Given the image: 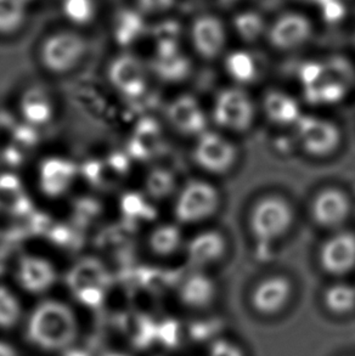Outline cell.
<instances>
[{
	"label": "cell",
	"mask_w": 355,
	"mask_h": 356,
	"mask_svg": "<svg viewBox=\"0 0 355 356\" xmlns=\"http://www.w3.org/2000/svg\"><path fill=\"white\" fill-rule=\"evenodd\" d=\"M77 336V323L71 309L56 300H47L29 318V338L36 346L58 350L68 348Z\"/></svg>",
	"instance_id": "obj_1"
},
{
	"label": "cell",
	"mask_w": 355,
	"mask_h": 356,
	"mask_svg": "<svg viewBox=\"0 0 355 356\" xmlns=\"http://www.w3.org/2000/svg\"><path fill=\"white\" fill-rule=\"evenodd\" d=\"M89 43L79 29H56L39 44L38 63L43 71L61 77L76 71L87 58Z\"/></svg>",
	"instance_id": "obj_2"
},
{
	"label": "cell",
	"mask_w": 355,
	"mask_h": 356,
	"mask_svg": "<svg viewBox=\"0 0 355 356\" xmlns=\"http://www.w3.org/2000/svg\"><path fill=\"white\" fill-rule=\"evenodd\" d=\"M296 213L287 197L278 193L260 196L248 214V229L257 245H274L292 229Z\"/></svg>",
	"instance_id": "obj_3"
},
{
	"label": "cell",
	"mask_w": 355,
	"mask_h": 356,
	"mask_svg": "<svg viewBox=\"0 0 355 356\" xmlns=\"http://www.w3.org/2000/svg\"><path fill=\"white\" fill-rule=\"evenodd\" d=\"M221 193L206 179H192L178 188L174 200V217L180 225L208 222L219 212Z\"/></svg>",
	"instance_id": "obj_4"
},
{
	"label": "cell",
	"mask_w": 355,
	"mask_h": 356,
	"mask_svg": "<svg viewBox=\"0 0 355 356\" xmlns=\"http://www.w3.org/2000/svg\"><path fill=\"white\" fill-rule=\"evenodd\" d=\"M257 107L253 97L240 86L224 88L216 94L211 108V120L226 133H245L255 124Z\"/></svg>",
	"instance_id": "obj_5"
},
{
	"label": "cell",
	"mask_w": 355,
	"mask_h": 356,
	"mask_svg": "<svg viewBox=\"0 0 355 356\" xmlns=\"http://www.w3.org/2000/svg\"><path fill=\"white\" fill-rule=\"evenodd\" d=\"M192 159L203 172L219 177L232 170L240 154L237 145L229 136L216 130H207L195 140Z\"/></svg>",
	"instance_id": "obj_6"
},
{
	"label": "cell",
	"mask_w": 355,
	"mask_h": 356,
	"mask_svg": "<svg viewBox=\"0 0 355 356\" xmlns=\"http://www.w3.org/2000/svg\"><path fill=\"white\" fill-rule=\"evenodd\" d=\"M294 139L297 146L310 157L326 159L333 154L342 144V131L340 127L329 118L303 115L294 125Z\"/></svg>",
	"instance_id": "obj_7"
},
{
	"label": "cell",
	"mask_w": 355,
	"mask_h": 356,
	"mask_svg": "<svg viewBox=\"0 0 355 356\" xmlns=\"http://www.w3.org/2000/svg\"><path fill=\"white\" fill-rule=\"evenodd\" d=\"M294 292V284L287 275L280 273L267 275L251 291V308L260 316L275 318L291 305Z\"/></svg>",
	"instance_id": "obj_8"
},
{
	"label": "cell",
	"mask_w": 355,
	"mask_h": 356,
	"mask_svg": "<svg viewBox=\"0 0 355 356\" xmlns=\"http://www.w3.org/2000/svg\"><path fill=\"white\" fill-rule=\"evenodd\" d=\"M68 286L81 303L96 308L104 303L111 276L99 260H81L68 273Z\"/></svg>",
	"instance_id": "obj_9"
},
{
	"label": "cell",
	"mask_w": 355,
	"mask_h": 356,
	"mask_svg": "<svg viewBox=\"0 0 355 356\" xmlns=\"http://www.w3.org/2000/svg\"><path fill=\"white\" fill-rule=\"evenodd\" d=\"M351 195L340 186L320 188L310 203V216L317 227L331 232L340 230L351 218Z\"/></svg>",
	"instance_id": "obj_10"
},
{
	"label": "cell",
	"mask_w": 355,
	"mask_h": 356,
	"mask_svg": "<svg viewBox=\"0 0 355 356\" xmlns=\"http://www.w3.org/2000/svg\"><path fill=\"white\" fill-rule=\"evenodd\" d=\"M317 261L325 274L343 277L355 270V232H332L317 252Z\"/></svg>",
	"instance_id": "obj_11"
},
{
	"label": "cell",
	"mask_w": 355,
	"mask_h": 356,
	"mask_svg": "<svg viewBox=\"0 0 355 356\" xmlns=\"http://www.w3.org/2000/svg\"><path fill=\"white\" fill-rule=\"evenodd\" d=\"M314 29L301 14H285L267 27V38L275 50L292 51L302 48L312 39Z\"/></svg>",
	"instance_id": "obj_12"
},
{
	"label": "cell",
	"mask_w": 355,
	"mask_h": 356,
	"mask_svg": "<svg viewBox=\"0 0 355 356\" xmlns=\"http://www.w3.org/2000/svg\"><path fill=\"white\" fill-rule=\"evenodd\" d=\"M190 43L203 60H216L226 51L228 31L221 19L203 15L195 19L190 29Z\"/></svg>",
	"instance_id": "obj_13"
},
{
	"label": "cell",
	"mask_w": 355,
	"mask_h": 356,
	"mask_svg": "<svg viewBox=\"0 0 355 356\" xmlns=\"http://www.w3.org/2000/svg\"><path fill=\"white\" fill-rule=\"evenodd\" d=\"M169 125L179 134L197 138L207 131L210 117L200 102L191 95H179L169 102L166 110Z\"/></svg>",
	"instance_id": "obj_14"
},
{
	"label": "cell",
	"mask_w": 355,
	"mask_h": 356,
	"mask_svg": "<svg viewBox=\"0 0 355 356\" xmlns=\"http://www.w3.org/2000/svg\"><path fill=\"white\" fill-rule=\"evenodd\" d=\"M109 78L111 84L123 95L138 97L148 88L149 68L133 55L122 54L110 63Z\"/></svg>",
	"instance_id": "obj_15"
},
{
	"label": "cell",
	"mask_w": 355,
	"mask_h": 356,
	"mask_svg": "<svg viewBox=\"0 0 355 356\" xmlns=\"http://www.w3.org/2000/svg\"><path fill=\"white\" fill-rule=\"evenodd\" d=\"M228 248L229 242L223 232L216 229H206L187 240L184 252L195 269L205 270L223 260Z\"/></svg>",
	"instance_id": "obj_16"
},
{
	"label": "cell",
	"mask_w": 355,
	"mask_h": 356,
	"mask_svg": "<svg viewBox=\"0 0 355 356\" xmlns=\"http://www.w3.org/2000/svg\"><path fill=\"white\" fill-rule=\"evenodd\" d=\"M15 276L22 289L31 293H43L53 287L58 271L52 261L37 254H24L16 264Z\"/></svg>",
	"instance_id": "obj_17"
},
{
	"label": "cell",
	"mask_w": 355,
	"mask_h": 356,
	"mask_svg": "<svg viewBox=\"0 0 355 356\" xmlns=\"http://www.w3.org/2000/svg\"><path fill=\"white\" fill-rule=\"evenodd\" d=\"M21 116L33 127H42L52 122L56 113V102L45 88H29L19 102Z\"/></svg>",
	"instance_id": "obj_18"
},
{
	"label": "cell",
	"mask_w": 355,
	"mask_h": 356,
	"mask_svg": "<svg viewBox=\"0 0 355 356\" xmlns=\"http://www.w3.org/2000/svg\"><path fill=\"white\" fill-rule=\"evenodd\" d=\"M216 297V284L203 270L187 275L180 284V298L189 308H206Z\"/></svg>",
	"instance_id": "obj_19"
},
{
	"label": "cell",
	"mask_w": 355,
	"mask_h": 356,
	"mask_svg": "<svg viewBox=\"0 0 355 356\" xmlns=\"http://www.w3.org/2000/svg\"><path fill=\"white\" fill-rule=\"evenodd\" d=\"M263 110L269 120L280 127H293L302 118L297 99L283 90H270L263 99Z\"/></svg>",
	"instance_id": "obj_20"
},
{
	"label": "cell",
	"mask_w": 355,
	"mask_h": 356,
	"mask_svg": "<svg viewBox=\"0 0 355 356\" xmlns=\"http://www.w3.org/2000/svg\"><path fill=\"white\" fill-rule=\"evenodd\" d=\"M29 206V193L24 181L11 174L0 175V216H22Z\"/></svg>",
	"instance_id": "obj_21"
},
{
	"label": "cell",
	"mask_w": 355,
	"mask_h": 356,
	"mask_svg": "<svg viewBox=\"0 0 355 356\" xmlns=\"http://www.w3.org/2000/svg\"><path fill=\"white\" fill-rule=\"evenodd\" d=\"M74 168L72 164L63 159H49L40 169L39 183L45 193L60 195L73 184Z\"/></svg>",
	"instance_id": "obj_22"
},
{
	"label": "cell",
	"mask_w": 355,
	"mask_h": 356,
	"mask_svg": "<svg viewBox=\"0 0 355 356\" xmlns=\"http://www.w3.org/2000/svg\"><path fill=\"white\" fill-rule=\"evenodd\" d=\"M182 225L166 222L155 227L149 237L150 250L159 257H171L185 248L187 240L182 236Z\"/></svg>",
	"instance_id": "obj_23"
},
{
	"label": "cell",
	"mask_w": 355,
	"mask_h": 356,
	"mask_svg": "<svg viewBox=\"0 0 355 356\" xmlns=\"http://www.w3.org/2000/svg\"><path fill=\"white\" fill-rule=\"evenodd\" d=\"M29 16L27 0H0V38L17 35L27 24Z\"/></svg>",
	"instance_id": "obj_24"
},
{
	"label": "cell",
	"mask_w": 355,
	"mask_h": 356,
	"mask_svg": "<svg viewBox=\"0 0 355 356\" xmlns=\"http://www.w3.org/2000/svg\"><path fill=\"white\" fill-rule=\"evenodd\" d=\"M226 72L236 83L235 86L245 88L260 77V63L252 54L236 51L228 55L226 60Z\"/></svg>",
	"instance_id": "obj_25"
},
{
	"label": "cell",
	"mask_w": 355,
	"mask_h": 356,
	"mask_svg": "<svg viewBox=\"0 0 355 356\" xmlns=\"http://www.w3.org/2000/svg\"><path fill=\"white\" fill-rule=\"evenodd\" d=\"M322 303L335 316H347L355 312V286L345 282L332 284L322 294Z\"/></svg>",
	"instance_id": "obj_26"
},
{
	"label": "cell",
	"mask_w": 355,
	"mask_h": 356,
	"mask_svg": "<svg viewBox=\"0 0 355 356\" xmlns=\"http://www.w3.org/2000/svg\"><path fill=\"white\" fill-rule=\"evenodd\" d=\"M155 71L168 81H179L190 71V63L178 51L174 44H169L162 49V51H159L156 58Z\"/></svg>",
	"instance_id": "obj_27"
},
{
	"label": "cell",
	"mask_w": 355,
	"mask_h": 356,
	"mask_svg": "<svg viewBox=\"0 0 355 356\" xmlns=\"http://www.w3.org/2000/svg\"><path fill=\"white\" fill-rule=\"evenodd\" d=\"M99 6L96 0H63L61 13L73 29H82L94 22Z\"/></svg>",
	"instance_id": "obj_28"
},
{
	"label": "cell",
	"mask_w": 355,
	"mask_h": 356,
	"mask_svg": "<svg viewBox=\"0 0 355 356\" xmlns=\"http://www.w3.org/2000/svg\"><path fill=\"white\" fill-rule=\"evenodd\" d=\"M120 331L129 338L136 347H144L151 341L154 331L144 318L136 315H123L120 318Z\"/></svg>",
	"instance_id": "obj_29"
},
{
	"label": "cell",
	"mask_w": 355,
	"mask_h": 356,
	"mask_svg": "<svg viewBox=\"0 0 355 356\" xmlns=\"http://www.w3.org/2000/svg\"><path fill=\"white\" fill-rule=\"evenodd\" d=\"M19 300L9 289L0 286V327H13L19 321Z\"/></svg>",
	"instance_id": "obj_30"
},
{
	"label": "cell",
	"mask_w": 355,
	"mask_h": 356,
	"mask_svg": "<svg viewBox=\"0 0 355 356\" xmlns=\"http://www.w3.org/2000/svg\"><path fill=\"white\" fill-rule=\"evenodd\" d=\"M177 188V179L174 174L167 169H159L150 175V193L154 197L164 198L174 193Z\"/></svg>",
	"instance_id": "obj_31"
},
{
	"label": "cell",
	"mask_w": 355,
	"mask_h": 356,
	"mask_svg": "<svg viewBox=\"0 0 355 356\" xmlns=\"http://www.w3.org/2000/svg\"><path fill=\"white\" fill-rule=\"evenodd\" d=\"M208 356H246V353L240 344L223 339L212 344Z\"/></svg>",
	"instance_id": "obj_32"
},
{
	"label": "cell",
	"mask_w": 355,
	"mask_h": 356,
	"mask_svg": "<svg viewBox=\"0 0 355 356\" xmlns=\"http://www.w3.org/2000/svg\"><path fill=\"white\" fill-rule=\"evenodd\" d=\"M141 14L159 15L168 11L174 4V0H135Z\"/></svg>",
	"instance_id": "obj_33"
},
{
	"label": "cell",
	"mask_w": 355,
	"mask_h": 356,
	"mask_svg": "<svg viewBox=\"0 0 355 356\" xmlns=\"http://www.w3.org/2000/svg\"><path fill=\"white\" fill-rule=\"evenodd\" d=\"M0 356H16V353L8 344L0 343Z\"/></svg>",
	"instance_id": "obj_34"
},
{
	"label": "cell",
	"mask_w": 355,
	"mask_h": 356,
	"mask_svg": "<svg viewBox=\"0 0 355 356\" xmlns=\"http://www.w3.org/2000/svg\"><path fill=\"white\" fill-rule=\"evenodd\" d=\"M66 356H88L86 353L83 352H71L70 354H68Z\"/></svg>",
	"instance_id": "obj_35"
},
{
	"label": "cell",
	"mask_w": 355,
	"mask_h": 356,
	"mask_svg": "<svg viewBox=\"0 0 355 356\" xmlns=\"http://www.w3.org/2000/svg\"><path fill=\"white\" fill-rule=\"evenodd\" d=\"M104 356H125L123 354H120V353H106L104 354Z\"/></svg>",
	"instance_id": "obj_36"
}]
</instances>
